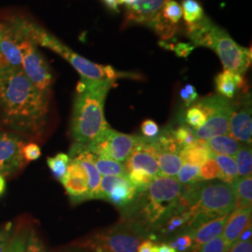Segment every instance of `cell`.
<instances>
[{
	"mask_svg": "<svg viewBox=\"0 0 252 252\" xmlns=\"http://www.w3.org/2000/svg\"><path fill=\"white\" fill-rule=\"evenodd\" d=\"M51 95L36 88L21 68L0 74V121L13 132L38 137L45 130Z\"/></svg>",
	"mask_w": 252,
	"mask_h": 252,
	"instance_id": "cell-1",
	"label": "cell"
},
{
	"mask_svg": "<svg viewBox=\"0 0 252 252\" xmlns=\"http://www.w3.org/2000/svg\"><path fill=\"white\" fill-rule=\"evenodd\" d=\"M182 184L170 177H156L147 189L138 192L135 201L124 210L123 221L144 236L160 230L174 214L187 207L181 201Z\"/></svg>",
	"mask_w": 252,
	"mask_h": 252,
	"instance_id": "cell-2",
	"label": "cell"
},
{
	"mask_svg": "<svg viewBox=\"0 0 252 252\" xmlns=\"http://www.w3.org/2000/svg\"><path fill=\"white\" fill-rule=\"evenodd\" d=\"M115 81H92L81 78L73 105L70 131L75 143L90 144L108 126L104 107L109 90Z\"/></svg>",
	"mask_w": 252,
	"mask_h": 252,
	"instance_id": "cell-3",
	"label": "cell"
},
{
	"mask_svg": "<svg viewBox=\"0 0 252 252\" xmlns=\"http://www.w3.org/2000/svg\"><path fill=\"white\" fill-rule=\"evenodd\" d=\"M188 37L192 44L212 49L220 57L224 70L243 75L252 62L251 49L238 45L230 35L204 16L188 25Z\"/></svg>",
	"mask_w": 252,
	"mask_h": 252,
	"instance_id": "cell-4",
	"label": "cell"
},
{
	"mask_svg": "<svg viewBox=\"0 0 252 252\" xmlns=\"http://www.w3.org/2000/svg\"><path fill=\"white\" fill-rule=\"evenodd\" d=\"M28 36L37 47L47 48L63 57L78 71L81 78L92 81L108 80L113 81L121 78H137V76L133 73L120 72L110 65H102L91 62L75 53L56 36L32 21H29L28 25Z\"/></svg>",
	"mask_w": 252,
	"mask_h": 252,
	"instance_id": "cell-5",
	"label": "cell"
},
{
	"mask_svg": "<svg viewBox=\"0 0 252 252\" xmlns=\"http://www.w3.org/2000/svg\"><path fill=\"white\" fill-rule=\"evenodd\" d=\"M235 201L233 183L229 184L220 180L199 183L194 203L189 208L192 222L187 230L231 213L235 207Z\"/></svg>",
	"mask_w": 252,
	"mask_h": 252,
	"instance_id": "cell-6",
	"label": "cell"
},
{
	"mask_svg": "<svg viewBox=\"0 0 252 252\" xmlns=\"http://www.w3.org/2000/svg\"><path fill=\"white\" fill-rule=\"evenodd\" d=\"M29 21L18 14L0 16V74L21 68Z\"/></svg>",
	"mask_w": 252,
	"mask_h": 252,
	"instance_id": "cell-7",
	"label": "cell"
},
{
	"mask_svg": "<svg viewBox=\"0 0 252 252\" xmlns=\"http://www.w3.org/2000/svg\"><path fill=\"white\" fill-rule=\"evenodd\" d=\"M143 237L132 226L122 221L84 237L76 246L86 252H136Z\"/></svg>",
	"mask_w": 252,
	"mask_h": 252,
	"instance_id": "cell-8",
	"label": "cell"
},
{
	"mask_svg": "<svg viewBox=\"0 0 252 252\" xmlns=\"http://www.w3.org/2000/svg\"><path fill=\"white\" fill-rule=\"evenodd\" d=\"M22 51V71L36 88L51 95L54 83L53 74L44 56L38 51V47L28 38Z\"/></svg>",
	"mask_w": 252,
	"mask_h": 252,
	"instance_id": "cell-9",
	"label": "cell"
},
{
	"mask_svg": "<svg viewBox=\"0 0 252 252\" xmlns=\"http://www.w3.org/2000/svg\"><path fill=\"white\" fill-rule=\"evenodd\" d=\"M136 139L137 135L120 133L108 127L86 147L91 153L101 158L126 162L135 147Z\"/></svg>",
	"mask_w": 252,
	"mask_h": 252,
	"instance_id": "cell-10",
	"label": "cell"
},
{
	"mask_svg": "<svg viewBox=\"0 0 252 252\" xmlns=\"http://www.w3.org/2000/svg\"><path fill=\"white\" fill-rule=\"evenodd\" d=\"M24 141L9 132H0V175L8 178L20 171L26 164L23 156Z\"/></svg>",
	"mask_w": 252,
	"mask_h": 252,
	"instance_id": "cell-11",
	"label": "cell"
},
{
	"mask_svg": "<svg viewBox=\"0 0 252 252\" xmlns=\"http://www.w3.org/2000/svg\"><path fill=\"white\" fill-rule=\"evenodd\" d=\"M125 167L126 173L133 169H142L153 177H160L156 151L151 139L137 136L135 147L126 159Z\"/></svg>",
	"mask_w": 252,
	"mask_h": 252,
	"instance_id": "cell-12",
	"label": "cell"
},
{
	"mask_svg": "<svg viewBox=\"0 0 252 252\" xmlns=\"http://www.w3.org/2000/svg\"><path fill=\"white\" fill-rule=\"evenodd\" d=\"M228 134L238 142L252 145V104L248 96L236 105L233 103Z\"/></svg>",
	"mask_w": 252,
	"mask_h": 252,
	"instance_id": "cell-13",
	"label": "cell"
},
{
	"mask_svg": "<svg viewBox=\"0 0 252 252\" xmlns=\"http://www.w3.org/2000/svg\"><path fill=\"white\" fill-rule=\"evenodd\" d=\"M232 111L233 103L225 98L207 118L206 123L194 131L196 137L201 140L207 141V139L217 135L228 134Z\"/></svg>",
	"mask_w": 252,
	"mask_h": 252,
	"instance_id": "cell-14",
	"label": "cell"
},
{
	"mask_svg": "<svg viewBox=\"0 0 252 252\" xmlns=\"http://www.w3.org/2000/svg\"><path fill=\"white\" fill-rule=\"evenodd\" d=\"M61 183L74 204L90 200L88 178L79 162L70 159L67 170Z\"/></svg>",
	"mask_w": 252,
	"mask_h": 252,
	"instance_id": "cell-15",
	"label": "cell"
},
{
	"mask_svg": "<svg viewBox=\"0 0 252 252\" xmlns=\"http://www.w3.org/2000/svg\"><path fill=\"white\" fill-rule=\"evenodd\" d=\"M69 158L79 162L88 178L89 198H98L101 175L94 162V153H91L85 145L74 143L69 152Z\"/></svg>",
	"mask_w": 252,
	"mask_h": 252,
	"instance_id": "cell-16",
	"label": "cell"
},
{
	"mask_svg": "<svg viewBox=\"0 0 252 252\" xmlns=\"http://www.w3.org/2000/svg\"><path fill=\"white\" fill-rule=\"evenodd\" d=\"M167 0H136L135 4L129 6L126 11V23L148 25L153 21L162 10Z\"/></svg>",
	"mask_w": 252,
	"mask_h": 252,
	"instance_id": "cell-17",
	"label": "cell"
},
{
	"mask_svg": "<svg viewBox=\"0 0 252 252\" xmlns=\"http://www.w3.org/2000/svg\"><path fill=\"white\" fill-rule=\"evenodd\" d=\"M252 207L234 209L230 213L221 233L228 250L237 242L239 235L243 232L246 226L252 221Z\"/></svg>",
	"mask_w": 252,
	"mask_h": 252,
	"instance_id": "cell-18",
	"label": "cell"
},
{
	"mask_svg": "<svg viewBox=\"0 0 252 252\" xmlns=\"http://www.w3.org/2000/svg\"><path fill=\"white\" fill-rule=\"evenodd\" d=\"M229 215L230 213L213 219L193 229L188 230V234H190L192 239V245L190 248L191 252H197L204 244L220 236L223 231Z\"/></svg>",
	"mask_w": 252,
	"mask_h": 252,
	"instance_id": "cell-19",
	"label": "cell"
},
{
	"mask_svg": "<svg viewBox=\"0 0 252 252\" xmlns=\"http://www.w3.org/2000/svg\"><path fill=\"white\" fill-rule=\"evenodd\" d=\"M137 190L125 175L109 191L105 200L121 209L129 207L137 196Z\"/></svg>",
	"mask_w": 252,
	"mask_h": 252,
	"instance_id": "cell-20",
	"label": "cell"
},
{
	"mask_svg": "<svg viewBox=\"0 0 252 252\" xmlns=\"http://www.w3.org/2000/svg\"><path fill=\"white\" fill-rule=\"evenodd\" d=\"M215 85L220 95L227 99H232L234 98L236 91L243 87V75L230 70H224L223 72L217 75Z\"/></svg>",
	"mask_w": 252,
	"mask_h": 252,
	"instance_id": "cell-21",
	"label": "cell"
},
{
	"mask_svg": "<svg viewBox=\"0 0 252 252\" xmlns=\"http://www.w3.org/2000/svg\"><path fill=\"white\" fill-rule=\"evenodd\" d=\"M180 156L184 163L201 166L209 158H213V153L208 149L207 141L197 139L194 143L181 149Z\"/></svg>",
	"mask_w": 252,
	"mask_h": 252,
	"instance_id": "cell-22",
	"label": "cell"
},
{
	"mask_svg": "<svg viewBox=\"0 0 252 252\" xmlns=\"http://www.w3.org/2000/svg\"><path fill=\"white\" fill-rule=\"evenodd\" d=\"M207 147L213 154L235 156L243 145L230 135H217L207 140Z\"/></svg>",
	"mask_w": 252,
	"mask_h": 252,
	"instance_id": "cell-23",
	"label": "cell"
},
{
	"mask_svg": "<svg viewBox=\"0 0 252 252\" xmlns=\"http://www.w3.org/2000/svg\"><path fill=\"white\" fill-rule=\"evenodd\" d=\"M156 158L159 164L160 176L170 178L177 176L182 165V160L180 158V153L161 151L156 153Z\"/></svg>",
	"mask_w": 252,
	"mask_h": 252,
	"instance_id": "cell-24",
	"label": "cell"
},
{
	"mask_svg": "<svg viewBox=\"0 0 252 252\" xmlns=\"http://www.w3.org/2000/svg\"><path fill=\"white\" fill-rule=\"evenodd\" d=\"M235 192V207L234 209L248 208L252 206V175L240 178L233 183Z\"/></svg>",
	"mask_w": 252,
	"mask_h": 252,
	"instance_id": "cell-25",
	"label": "cell"
},
{
	"mask_svg": "<svg viewBox=\"0 0 252 252\" xmlns=\"http://www.w3.org/2000/svg\"><path fill=\"white\" fill-rule=\"evenodd\" d=\"M213 158L216 161L220 170V181L232 184L235 180L239 179L234 158L231 156L219 154H213Z\"/></svg>",
	"mask_w": 252,
	"mask_h": 252,
	"instance_id": "cell-26",
	"label": "cell"
},
{
	"mask_svg": "<svg viewBox=\"0 0 252 252\" xmlns=\"http://www.w3.org/2000/svg\"><path fill=\"white\" fill-rule=\"evenodd\" d=\"M234 160L236 162L239 179L252 175V151L251 146L243 145L238 153L235 154Z\"/></svg>",
	"mask_w": 252,
	"mask_h": 252,
	"instance_id": "cell-27",
	"label": "cell"
},
{
	"mask_svg": "<svg viewBox=\"0 0 252 252\" xmlns=\"http://www.w3.org/2000/svg\"><path fill=\"white\" fill-rule=\"evenodd\" d=\"M94 162L102 176H123L126 175V167L125 164H122L121 162L101 158L96 155L94 156Z\"/></svg>",
	"mask_w": 252,
	"mask_h": 252,
	"instance_id": "cell-28",
	"label": "cell"
},
{
	"mask_svg": "<svg viewBox=\"0 0 252 252\" xmlns=\"http://www.w3.org/2000/svg\"><path fill=\"white\" fill-rule=\"evenodd\" d=\"M70 162V158L65 153H58L54 157H49L47 159V163L54 178L60 182L66 173L68 164Z\"/></svg>",
	"mask_w": 252,
	"mask_h": 252,
	"instance_id": "cell-29",
	"label": "cell"
},
{
	"mask_svg": "<svg viewBox=\"0 0 252 252\" xmlns=\"http://www.w3.org/2000/svg\"><path fill=\"white\" fill-rule=\"evenodd\" d=\"M182 16L188 25L194 24L204 18V10L196 0L182 1Z\"/></svg>",
	"mask_w": 252,
	"mask_h": 252,
	"instance_id": "cell-30",
	"label": "cell"
},
{
	"mask_svg": "<svg viewBox=\"0 0 252 252\" xmlns=\"http://www.w3.org/2000/svg\"><path fill=\"white\" fill-rule=\"evenodd\" d=\"M177 176H178V181L180 184H184V185H188V184L191 185L202 181L200 178V166L194 165V164H189V163L182 164Z\"/></svg>",
	"mask_w": 252,
	"mask_h": 252,
	"instance_id": "cell-31",
	"label": "cell"
},
{
	"mask_svg": "<svg viewBox=\"0 0 252 252\" xmlns=\"http://www.w3.org/2000/svg\"><path fill=\"white\" fill-rule=\"evenodd\" d=\"M126 176L129 181L132 183V185L136 189L137 192H141L147 189L151 182L154 180V178H156L142 169H133L131 171L127 172Z\"/></svg>",
	"mask_w": 252,
	"mask_h": 252,
	"instance_id": "cell-32",
	"label": "cell"
},
{
	"mask_svg": "<svg viewBox=\"0 0 252 252\" xmlns=\"http://www.w3.org/2000/svg\"><path fill=\"white\" fill-rule=\"evenodd\" d=\"M172 134L177 144L179 145L180 150L194 143L198 139L195 135L194 131L186 125H182L179 126L178 128L172 130Z\"/></svg>",
	"mask_w": 252,
	"mask_h": 252,
	"instance_id": "cell-33",
	"label": "cell"
},
{
	"mask_svg": "<svg viewBox=\"0 0 252 252\" xmlns=\"http://www.w3.org/2000/svg\"><path fill=\"white\" fill-rule=\"evenodd\" d=\"M207 121L205 112L196 104L189 106L185 114V122L188 126L197 130Z\"/></svg>",
	"mask_w": 252,
	"mask_h": 252,
	"instance_id": "cell-34",
	"label": "cell"
},
{
	"mask_svg": "<svg viewBox=\"0 0 252 252\" xmlns=\"http://www.w3.org/2000/svg\"><path fill=\"white\" fill-rule=\"evenodd\" d=\"M200 178L205 181L220 180V170L214 158H209L207 162L200 167Z\"/></svg>",
	"mask_w": 252,
	"mask_h": 252,
	"instance_id": "cell-35",
	"label": "cell"
},
{
	"mask_svg": "<svg viewBox=\"0 0 252 252\" xmlns=\"http://www.w3.org/2000/svg\"><path fill=\"white\" fill-rule=\"evenodd\" d=\"M24 252H47L44 244L34 230L27 234Z\"/></svg>",
	"mask_w": 252,
	"mask_h": 252,
	"instance_id": "cell-36",
	"label": "cell"
},
{
	"mask_svg": "<svg viewBox=\"0 0 252 252\" xmlns=\"http://www.w3.org/2000/svg\"><path fill=\"white\" fill-rule=\"evenodd\" d=\"M228 251L229 250L227 249L224 240L220 234L216 238L204 244L196 252H228Z\"/></svg>",
	"mask_w": 252,
	"mask_h": 252,
	"instance_id": "cell-37",
	"label": "cell"
},
{
	"mask_svg": "<svg viewBox=\"0 0 252 252\" xmlns=\"http://www.w3.org/2000/svg\"><path fill=\"white\" fill-rule=\"evenodd\" d=\"M173 249H175L176 251H179L180 252H186L191 248L192 245V239L190 234L188 233L179 235L178 237H176L174 239V241H172L168 244Z\"/></svg>",
	"mask_w": 252,
	"mask_h": 252,
	"instance_id": "cell-38",
	"label": "cell"
},
{
	"mask_svg": "<svg viewBox=\"0 0 252 252\" xmlns=\"http://www.w3.org/2000/svg\"><path fill=\"white\" fill-rule=\"evenodd\" d=\"M142 136L147 139H153L160 134L158 125L153 120H146L141 125Z\"/></svg>",
	"mask_w": 252,
	"mask_h": 252,
	"instance_id": "cell-39",
	"label": "cell"
},
{
	"mask_svg": "<svg viewBox=\"0 0 252 252\" xmlns=\"http://www.w3.org/2000/svg\"><path fill=\"white\" fill-rule=\"evenodd\" d=\"M180 97L183 100L184 105L186 107L191 106L193 102H195L198 98V94L196 92V89L193 85L191 84H187L180 90Z\"/></svg>",
	"mask_w": 252,
	"mask_h": 252,
	"instance_id": "cell-40",
	"label": "cell"
},
{
	"mask_svg": "<svg viewBox=\"0 0 252 252\" xmlns=\"http://www.w3.org/2000/svg\"><path fill=\"white\" fill-rule=\"evenodd\" d=\"M12 232V223L9 222L6 225L0 227V252H7L10 244Z\"/></svg>",
	"mask_w": 252,
	"mask_h": 252,
	"instance_id": "cell-41",
	"label": "cell"
},
{
	"mask_svg": "<svg viewBox=\"0 0 252 252\" xmlns=\"http://www.w3.org/2000/svg\"><path fill=\"white\" fill-rule=\"evenodd\" d=\"M23 156L26 162H33L41 156V150L39 146L35 143L25 145L23 148Z\"/></svg>",
	"mask_w": 252,
	"mask_h": 252,
	"instance_id": "cell-42",
	"label": "cell"
},
{
	"mask_svg": "<svg viewBox=\"0 0 252 252\" xmlns=\"http://www.w3.org/2000/svg\"><path fill=\"white\" fill-rule=\"evenodd\" d=\"M27 234L22 232L17 234L9 244L7 252H24Z\"/></svg>",
	"mask_w": 252,
	"mask_h": 252,
	"instance_id": "cell-43",
	"label": "cell"
},
{
	"mask_svg": "<svg viewBox=\"0 0 252 252\" xmlns=\"http://www.w3.org/2000/svg\"><path fill=\"white\" fill-rule=\"evenodd\" d=\"M195 47L190 45L189 43H178L176 46H173L174 52L180 57H187Z\"/></svg>",
	"mask_w": 252,
	"mask_h": 252,
	"instance_id": "cell-44",
	"label": "cell"
},
{
	"mask_svg": "<svg viewBox=\"0 0 252 252\" xmlns=\"http://www.w3.org/2000/svg\"><path fill=\"white\" fill-rule=\"evenodd\" d=\"M228 252H252V242H241L237 241Z\"/></svg>",
	"mask_w": 252,
	"mask_h": 252,
	"instance_id": "cell-45",
	"label": "cell"
},
{
	"mask_svg": "<svg viewBox=\"0 0 252 252\" xmlns=\"http://www.w3.org/2000/svg\"><path fill=\"white\" fill-rule=\"evenodd\" d=\"M252 221L249 222V224L246 226V228L244 229L243 232L239 235L238 240L237 241H241V242H248V241H252Z\"/></svg>",
	"mask_w": 252,
	"mask_h": 252,
	"instance_id": "cell-46",
	"label": "cell"
},
{
	"mask_svg": "<svg viewBox=\"0 0 252 252\" xmlns=\"http://www.w3.org/2000/svg\"><path fill=\"white\" fill-rule=\"evenodd\" d=\"M153 246H154V244L153 243L152 240H150V239L145 240L143 242L139 244V246L137 247L136 252H152Z\"/></svg>",
	"mask_w": 252,
	"mask_h": 252,
	"instance_id": "cell-47",
	"label": "cell"
},
{
	"mask_svg": "<svg viewBox=\"0 0 252 252\" xmlns=\"http://www.w3.org/2000/svg\"><path fill=\"white\" fill-rule=\"evenodd\" d=\"M152 252H178L173 249L168 244H159L154 245Z\"/></svg>",
	"mask_w": 252,
	"mask_h": 252,
	"instance_id": "cell-48",
	"label": "cell"
},
{
	"mask_svg": "<svg viewBox=\"0 0 252 252\" xmlns=\"http://www.w3.org/2000/svg\"><path fill=\"white\" fill-rule=\"evenodd\" d=\"M103 2L109 9L118 11V0H103Z\"/></svg>",
	"mask_w": 252,
	"mask_h": 252,
	"instance_id": "cell-49",
	"label": "cell"
},
{
	"mask_svg": "<svg viewBox=\"0 0 252 252\" xmlns=\"http://www.w3.org/2000/svg\"><path fill=\"white\" fill-rule=\"evenodd\" d=\"M6 187H7V183H6V180L3 176L0 175V197L4 194L5 190H6Z\"/></svg>",
	"mask_w": 252,
	"mask_h": 252,
	"instance_id": "cell-50",
	"label": "cell"
},
{
	"mask_svg": "<svg viewBox=\"0 0 252 252\" xmlns=\"http://www.w3.org/2000/svg\"><path fill=\"white\" fill-rule=\"evenodd\" d=\"M135 2H136V0H118L119 4H124V5H126L127 7L132 6L133 4H135Z\"/></svg>",
	"mask_w": 252,
	"mask_h": 252,
	"instance_id": "cell-51",
	"label": "cell"
}]
</instances>
